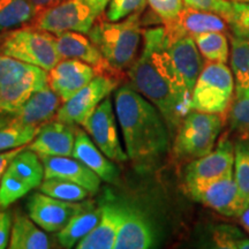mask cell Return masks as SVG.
Wrapping results in <instances>:
<instances>
[{
    "instance_id": "obj_1",
    "label": "cell",
    "mask_w": 249,
    "mask_h": 249,
    "mask_svg": "<svg viewBox=\"0 0 249 249\" xmlns=\"http://www.w3.org/2000/svg\"><path fill=\"white\" fill-rule=\"evenodd\" d=\"M143 39L141 54L128 70L130 85L158 108L170 134L174 135L186 114L192 111V93L171 60L165 27L145 30Z\"/></svg>"
},
{
    "instance_id": "obj_2",
    "label": "cell",
    "mask_w": 249,
    "mask_h": 249,
    "mask_svg": "<svg viewBox=\"0 0 249 249\" xmlns=\"http://www.w3.org/2000/svg\"><path fill=\"white\" fill-rule=\"evenodd\" d=\"M114 110L128 160L139 170L155 166L170 147V130L158 108L132 85L114 93Z\"/></svg>"
},
{
    "instance_id": "obj_3",
    "label": "cell",
    "mask_w": 249,
    "mask_h": 249,
    "mask_svg": "<svg viewBox=\"0 0 249 249\" xmlns=\"http://www.w3.org/2000/svg\"><path fill=\"white\" fill-rule=\"evenodd\" d=\"M141 13L117 22L99 20L88 33L89 38L117 75L121 71L129 70L136 60L142 37Z\"/></svg>"
},
{
    "instance_id": "obj_4",
    "label": "cell",
    "mask_w": 249,
    "mask_h": 249,
    "mask_svg": "<svg viewBox=\"0 0 249 249\" xmlns=\"http://www.w3.org/2000/svg\"><path fill=\"white\" fill-rule=\"evenodd\" d=\"M49 85V71L0 53V108L14 114L37 90Z\"/></svg>"
},
{
    "instance_id": "obj_5",
    "label": "cell",
    "mask_w": 249,
    "mask_h": 249,
    "mask_svg": "<svg viewBox=\"0 0 249 249\" xmlns=\"http://www.w3.org/2000/svg\"><path fill=\"white\" fill-rule=\"evenodd\" d=\"M0 53L48 71L61 60L58 54L55 36L34 24L2 33L0 35Z\"/></svg>"
},
{
    "instance_id": "obj_6",
    "label": "cell",
    "mask_w": 249,
    "mask_h": 249,
    "mask_svg": "<svg viewBox=\"0 0 249 249\" xmlns=\"http://www.w3.org/2000/svg\"><path fill=\"white\" fill-rule=\"evenodd\" d=\"M220 114L194 111L186 114L176 132L173 150L181 160H196L213 151L223 128Z\"/></svg>"
},
{
    "instance_id": "obj_7",
    "label": "cell",
    "mask_w": 249,
    "mask_h": 249,
    "mask_svg": "<svg viewBox=\"0 0 249 249\" xmlns=\"http://www.w3.org/2000/svg\"><path fill=\"white\" fill-rule=\"evenodd\" d=\"M234 88L232 71L224 62L209 61L205 64L193 89L192 110L224 114L231 105Z\"/></svg>"
},
{
    "instance_id": "obj_8",
    "label": "cell",
    "mask_w": 249,
    "mask_h": 249,
    "mask_svg": "<svg viewBox=\"0 0 249 249\" xmlns=\"http://www.w3.org/2000/svg\"><path fill=\"white\" fill-rule=\"evenodd\" d=\"M44 178L42 160L27 145L11 161L2 176L0 181V208L7 209L33 189L38 188Z\"/></svg>"
},
{
    "instance_id": "obj_9",
    "label": "cell",
    "mask_w": 249,
    "mask_h": 249,
    "mask_svg": "<svg viewBox=\"0 0 249 249\" xmlns=\"http://www.w3.org/2000/svg\"><path fill=\"white\" fill-rule=\"evenodd\" d=\"M97 18L85 0H61L39 11L34 26L53 35L68 31L88 34Z\"/></svg>"
},
{
    "instance_id": "obj_10",
    "label": "cell",
    "mask_w": 249,
    "mask_h": 249,
    "mask_svg": "<svg viewBox=\"0 0 249 249\" xmlns=\"http://www.w3.org/2000/svg\"><path fill=\"white\" fill-rule=\"evenodd\" d=\"M119 85V79L111 74H98L73 97L62 103L55 119L73 126L87 123L93 111Z\"/></svg>"
},
{
    "instance_id": "obj_11",
    "label": "cell",
    "mask_w": 249,
    "mask_h": 249,
    "mask_svg": "<svg viewBox=\"0 0 249 249\" xmlns=\"http://www.w3.org/2000/svg\"><path fill=\"white\" fill-rule=\"evenodd\" d=\"M186 188L193 200L224 216L236 217L244 205L233 173L207 181L188 182Z\"/></svg>"
},
{
    "instance_id": "obj_12",
    "label": "cell",
    "mask_w": 249,
    "mask_h": 249,
    "mask_svg": "<svg viewBox=\"0 0 249 249\" xmlns=\"http://www.w3.org/2000/svg\"><path fill=\"white\" fill-rule=\"evenodd\" d=\"M91 202L62 201L39 192L28 197L27 213L40 229L45 232L54 233L64 229L71 218Z\"/></svg>"
},
{
    "instance_id": "obj_13",
    "label": "cell",
    "mask_w": 249,
    "mask_h": 249,
    "mask_svg": "<svg viewBox=\"0 0 249 249\" xmlns=\"http://www.w3.org/2000/svg\"><path fill=\"white\" fill-rule=\"evenodd\" d=\"M83 128L89 134L95 144L111 160L117 163H124L128 160L127 152L121 145L116 113L110 98L107 97L98 105L83 124Z\"/></svg>"
},
{
    "instance_id": "obj_14",
    "label": "cell",
    "mask_w": 249,
    "mask_h": 249,
    "mask_svg": "<svg viewBox=\"0 0 249 249\" xmlns=\"http://www.w3.org/2000/svg\"><path fill=\"white\" fill-rule=\"evenodd\" d=\"M99 207L102 209V213L97 225L75 246L77 249L114 248L123 220L124 203L111 192H105L99 202Z\"/></svg>"
},
{
    "instance_id": "obj_15",
    "label": "cell",
    "mask_w": 249,
    "mask_h": 249,
    "mask_svg": "<svg viewBox=\"0 0 249 249\" xmlns=\"http://www.w3.org/2000/svg\"><path fill=\"white\" fill-rule=\"evenodd\" d=\"M234 171V145L227 139L220 140L216 149L203 157L193 160L185 169V183L207 181L231 174Z\"/></svg>"
},
{
    "instance_id": "obj_16",
    "label": "cell",
    "mask_w": 249,
    "mask_h": 249,
    "mask_svg": "<svg viewBox=\"0 0 249 249\" xmlns=\"http://www.w3.org/2000/svg\"><path fill=\"white\" fill-rule=\"evenodd\" d=\"M124 214L118 232L116 249H148L156 244V233L144 211L124 202Z\"/></svg>"
},
{
    "instance_id": "obj_17",
    "label": "cell",
    "mask_w": 249,
    "mask_h": 249,
    "mask_svg": "<svg viewBox=\"0 0 249 249\" xmlns=\"http://www.w3.org/2000/svg\"><path fill=\"white\" fill-rule=\"evenodd\" d=\"M96 75H98L97 71L86 62L61 59L49 71V87L65 103L88 85Z\"/></svg>"
},
{
    "instance_id": "obj_18",
    "label": "cell",
    "mask_w": 249,
    "mask_h": 249,
    "mask_svg": "<svg viewBox=\"0 0 249 249\" xmlns=\"http://www.w3.org/2000/svg\"><path fill=\"white\" fill-rule=\"evenodd\" d=\"M54 36L60 59L80 60L92 66L98 74H111L117 76L89 36L87 37L85 34L75 31H68Z\"/></svg>"
},
{
    "instance_id": "obj_19",
    "label": "cell",
    "mask_w": 249,
    "mask_h": 249,
    "mask_svg": "<svg viewBox=\"0 0 249 249\" xmlns=\"http://www.w3.org/2000/svg\"><path fill=\"white\" fill-rule=\"evenodd\" d=\"M167 37H169L167 51L171 60L187 89L193 93L196 81L204 67L200 50L192 36L182 35L171 37L167 35Z\"/></svg>"
},
{
    "instance_id": "obj_20",
    "label": "cell",
    "mask_w": 249,
    "mask_h": 249,
    "mask_svg": "<svg viewBox=\"0 0 249 249\" xmlns=\"http://www.w3.org/2000/svg\"><path fill=\"white\" fill-rule=\"evenodd\" d=\"M76 126L53 119L39 129L36 138L28 144L39 156H71L75 143Z\"/></svg>"
},
{
    "instance_id": "obj_21",
    "label": "cell",
    "mask_w": 249,
    "mask_h": 249,
    "mask_svg": "<svg viewBox=\"0 0 249 249\" xmlns=\"http://www.w3.org/2000/svg\"><path fill=\"white\" fill-rule=\"evenodd\" d=\"M45 178L70 180L85 187L91 194L98 193L102 179L87 165L71 156H40Z\"/></svg>"
},
{
    "instance_id": "obj_22",
    "label": "cell",
    "mask_w": 249,
    "mask_h": 249,
    "mask_svg": "<svg viewBox=\"0 0 249 249\" xmlns=\"http://www.w3.org/2000/svg\"><path fill=\"white\" fill-rule=\"evenodd\" d=\"M62 101L49 85L34 92L14 116V121L24 126L42 128L55 119Z\"/></svg>"
},
{
    "instance_id": "obj_23",
    "label": "cell",
    "mask_w": 249,
    "mask_h": 249,
    "mask_svg": "<svg viewBox=\"0 0 249 249\" xmlns=\"http://www.w3.org/2000/svg\"><path fill=\"white\" fill-rule=\"evenodd\" d=\"M71 157L87 165L103 181L112 185H117L119 182L120 171L117 165L95 144L86 130L76 128L75 143Z\"/></svg>"
},
{
    "instance_id": "obj_24",
    "label": "cell",
    "mask_w": 249,
    "mask_h": 249,
    "mask_svg": "<svg viewBox=\"0 0 249 249\" xmlns=\"http://www.w3.org/2000/svg\"><path fill=\"white\" fill-rule=\"evenodd\" d=\"M167 35L174 36H192L200 35L210 31L226 30L225 18L209 11H202L186 6L182 8L178 17L169 23H165Z\"/></svg>"
},
{
    "instance_id": "obj_25",
    "label": "cell",
    "mask_w": 249,
    "mask_h": 249,
    "mask_svg": "<svg viewBox=\"0 0 249 249\" xmlns=\"http://www.w3.org/2000/svg\"><path fill=\"white\" fill-rule=\"evenodd\" d=\"M53 247L49 235L29 216L17 213L12 222L11 249H48Z\"/></svg>"
},
{
    "instance_id": "obj_26",
    "label": "cell",
    "mask_w": 249,
    "mask_h": 249,
    "mask_svg": "<svg viewBox=\"0 0 249 249\" xmlns=\"http://www.w3.org/2000/svg\"><path fill=\"white\" fill-rule=\"evenodd\" d=\"M101 207H96L91 202L88 207L77 213L67 225L61 229L57 234L58 244L64 248H73L88 235L97 225L101 218Z\"/></svg>"
},
{
    "instance_id": "obj_27",
    "label": "cell",
    "mask_w": 249,
    "mask_h": 249,
    "mask_svg": "<svg viewBox=\"0 0 249 249\" xmlns=\"http://www.w3.org/2000/svg\"><path fill=\"white\" fill-rule=\"evenodd\" d=\"M37 13L31 0H0V34L26 26Z\"/></svg>"
},
{
    "instance_id": "obj_28",
    "label": "cell",
    "mask_w": 249,
    "mask_h": 249,
    "mask_svg": "<svg viewBox=\"0 0 249 249\" xmlns=\"http://www.w3.org/2000/svg\"><path fill=\"white\" fill-rule=\"evenodd\" d=\"M231 71L235 91L249 93V39L233 36L231 40Z\"/></svg>"
},
{
    "instance_id": "obj_29",
    "label": "cell",
    "mask_w": 249,
    "mask_h": 249,
    "mask_svg": "<svg viewBox=\"0 0 249 249\" xmlns=\"http://www.w3.org/2000/svg\"><path fill=\"white\" fill-rule=\"evenodd\" d=\"M38 188L39 192L46 195L68 202L86 201V198L91 195L85 187L60 178H44Z\"/></svg>"
},
{
    "instance_id": "obj_30",
    "label": "cell",
    "mask_w": 249,
    "mask_h": 249,
    "mask_svg": "<svg viewBox=\"0 0 249 249\" xmlns=\"http://www.w3.org/2000/svg\"><path fill=\"white\" fill-rule=\"evenodd\" d=\"M201 54L209 61L224 62L229 59L230 49L227 37L222 31H210L193 37Z\"/></svg>"
},
{
    "instance_id": "obj_31",
    "label": "cell",
    "mask_w": 249,
    "mask_h": 249,
    "mask_svg": "<svg viewBox=\"0 0 249 249\" xmlns=\"http://www.w3.org/2000/svg\"><path fill=\"white\" fill-rule=\"evenodd\" d=\"M234 179L244 203L249 202V136L241 138L234 145Z\"/></svg>"
},
{
    "instance_id": "obj_32",
    "label": "cell",
    "mask_w": 249,
    "mask_h": 249,
    "mask_svg": "<svg viewBox=\"0 0 249 249\" xmlns=\"http://www.w3.org/2000/svg\"><path fill=\"white\" fill-rule=\"evenodd\" d=\"M39 129L11 121L0 128V152L28 145L36 138Z\"/></svg>"
},
{
    "instance_id": "obj_33",
    "label": "cell",
    "mask_w": 249,
    "mask_h": 249,
    "mask_svg": "<svg viewBox=\"0 0 249 249\" xmlns=\"http://www.w3.org/2000/svg\"><path fill=\"white\" fill-rule=\"evenodd\" d=\"M210 240L214 248L249 249V236H246L238 227L226 224L213 227Z\"/></svg>"
},
{
    "instance_id": "obj_34",
    "label": "cell",
    "mask_w": 249,
    "mask_h": 249,
    "mask_svg": "<svg viewBox=\"0 0 249 249\" xmlns=\"http://www.w3.org/2000/svg\"><path fill=\"white\" fill-rule=\"evenodd\" d=\"M230 123L232 128L249 134V93L236 92L230 105Z\"/></svg>"
},
{
    "instance_id": "obj_35",
    "label": "cell",
    "mask_w": 249,
    "mask_h": 249,
    "mask_svg": "<svg viewBox=\"0 0 249 249\" xmlns=\"http://www.w3.org/2000/svg\"><path fill=\"white\" fill-rule=\"evenodd\" d=\"M226 22L231 27L233 35L249 39V1L233 0Z\"/></svg>"
},
{
    "instance_id": "obj_36",
    "label": "cell",
    "mask_w": 249,
    "mask_h": 249,
    "mask_svg": "<svg viewBox=\"0 0 249 249\" xmlns=\"http://www.w3.org/2000/svg\"><path fill=\"white\" fill-rule=\"evenodd\" d=\"M147 2V0H111L105 17L112 22L121 21L135 13H141Z\"/></svg>"
},
{
    "instance_id": "obj_37",
    "label": "cell",
    "mask_w": 249,
    "mask_h": 249,
    "mask_svg": "<svg viewBox=\"0 0 249 249\" xmlns=\"http://www.w3.org/2000/svg\"><path fill=\"white\" fill-rule=\"evenodd\" d=\"M152 11L164 23H169L178 17L183 8V0H147Z\"/></svg>"
},
{
    "instance_id": "obj_38",
    "label": "cell",
    "mask_w": 249,
    "mask_h": 249,
    "mask_svg": "<svg viewBox=\"0 0 249 249\" xmlns=\"http://www.w3.org/2000/svg\"><path fill=\"white\" fill-rule=\"evenodd\" d=\"M183 4L188 7L213 12L225 18V21L232 8V1L229 0H183Z\"/></svg>"
},
{
    "instance_id": "obj_39",
    "label": "cell",
    "mask_w": 249,
    "mask_h": 249,
    "mask_svg": "<svg viewBox=\"0 0 249 249\" xmlns=\"http://www.w3.org/2000/svg\"><path fill=\"white\" fill-rule=\"evenodd\" d=\"M12 218L11 213L4 208H0V249L8 247L9 238L12 231Z\"/></svg>"
},
{
    "instance_id": "obj_40",
    "label": "cell",
    "mask_w": 249,
    "mask_h": 249,
    "mask_svg": "<svg viewBox=\"0 0 249 249\" xmlns=\"http://www.w3.org/2000/svg\"><path fill=\"white\" fill-rule=\"evenodd\" d=\"M27 145H23V147L17 148V149H12V150H7V151H1L0 152V181H1L2 176H4L5 171L7 170L8 165L11 164V161L14 160L17 156L20 154L21 151L26 148Z\"/></svg>"
},
{
    "instance_id": "obj_41",
    "label": "cell",
    "mask_w": 249,
    "mask_h": 249,
    "mask_svg": "<svg viewBox=\"0 0 249 249\" xmlns=\"http://www.w3.org/2000/svg\"><path fill=\"white\" fill-rule=\"evenodd\" d=\"M85 1L91 7L93 13L97 15V18H99L103 14V12L105 11V8L107 7L108 2L111 0H85Z\"/></svg>"
},
{
    "instance_id": "obj_42",
    "label": "cell",
    "mask_w": 249,
    "mask_h": 249,
    "mask_svg": "<svg viewBox=\"0 0 249 249\" xmlns=\"http://www.w3.org/2000/svg\"><path fill=\"white\" fill-rule=\"evenodd\" d=\"M236 218L239 219L242 227L246 230V232L249 234V202L244 203L240 211H239V213L236 214Z\"/></svg>"
},
{
    "instance_id": "obj_43",
    "label": "cell",
    "mask_w": 249,
    "mask_h": 249,
    "mask_svg": "<svg viewBox=\"0 0 249 249\" xmlns=\"http://www.w3.org/2000/svg\"><path fill=\"white\" fill-rule=\"evenodd\" d=\"M31 1H33L34 5L36 6L37 11L39 12V11H42V9L49 7V6L57 4V2L61 1V0H31Z\"/></svg>"
},
{
    "instance_id": "obj_44",
    "label": "cell",
    "mask_w": 249,
    "mask_h": 249,
    "mask_svg": "<svg viewBox=\"0 0 249 249\" xmlns=\"http://www.w3.org/2000/svg\"><path fill=\"white\" fill-rule=\"evenodd\" d=\"M13 119H14V114L8 113V112H6L0 108V128L6 126V124L11 123V121H13Z\"/></svg>"
},
{
    "instance_id": "obj_45",
    "label": "cell",
    "mask_w": 249,
    "mask_h": 249,
    "mask_svg": "<svg viewBox=\"0 0 249 249\" xmlns=\"http://www.w3.org/2000/svg\"><path fill=\"white\" fill-rule=\"evenodd\" d=\"M235 1H249V0H235Z\"/></svg>"
}]
</instances>
